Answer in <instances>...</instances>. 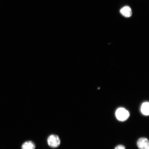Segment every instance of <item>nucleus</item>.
I'll list each match as a JSON object with an SVG mask.
<instances>
[{
    "instance_id": "f257e3e1",
    "label": "nucleus",
    "mask_w": 149,
    "mask_h": 149,
    "mask_svg": "<svg viewBox=\"0 0 149 149\" xmlns=\"http://www.w3.org/2000/svg\"><path fill=\"white\" fill-rule=\"evenodd\" d=\"M47 144L50 147L53 148H57L60 146L61 141L58 136L52 134L48 136L47 139Z\"/></svg>"
},
{
    "instance_id": "f03ea898",
    "label": "nucleus",
    "mask_w": 149,
    "mask_h": 149,
    "mask_svg": "<svg viewBox=\"0 0 149 149\" xmlns=\"http://www.w3.org/2000/svg\"><path fill=\"white\" fill-rule=\"evenodd\" d=\"M116 118L121 121H125L130 116V113L127 110L123 108H119L116 112Z\"/></svg>"
},
{
    "instance_id": "7ed1b4c3",
    "label": "nucleus",
    "mask_w": 149,
    "mask_h": 149,
    "mask_svg": "<svg viewBox=\"0 0 149 149\" xmlns=\"http://www.w3.org/2000/svg\"><path fill=\"white\" fill-rule=\"evenodd\" d=\"M137 146L139 149H149L148 139L145 138H141L137 141Z\"/></svg>"
},
{
    "instance_id": "20e7f679",
    "label": "nucleus",
    "mask_w": 149,
    "mask_h": 149,
    "mask_svg": "<svg viewBox=\"0 0 149 149\" xmlns=\"http://www.w3.org/2000/svg\"><path fill=\"white\" fill-rule=\"evenodd\" d=\"M120 14L123 16L126 17H130L132 15V11L131 8L129 6H125L120 9Z\"/></svg>"
},
{
    "instance_id": "39448f33",
    "label": "nucleus",
    "mask_w": 149,
    "mask_h": 149,
    "mask_svg": "<svg viewBox=\"0 0 149 149\" xmlns=\"http://www.w3.org/2000/svg\"><path fill=\"white\" fill-rule=\"evenodd\" d=\"M36 145L31 141H27L22 145V149H35Z\"/></svg>"
},
{
    "instance_id": "423d86ee",
    "label": "nucleus",
    "mask_w": 149,
    "mask_h": 149,
    "mask_svg": "<svg viewBox=\"0 0 149 149\" xmlns=\"http://www.w3.org/2000/svg\"><path fill=\"white\" fill-rule=\"evenodd\" d=\"M141 111L143 114L145 115L149 114V103L148 102H145L141 106Z\"/></svg>"
},
{
    "instance_id": "0eeeda50",
    "label": "nucleus",
    "mask_w": 149,
    "mask_h": 149,
    "mask_svg": "<svg viewBox=\"0 0 149 149\" xmlns=\"http://www.w3.org/2000/svg\"><path fill=\"white\" fill-rule=\"evenodd\" d=\"M114 149H125V148L122 145H119L117 146Z\"/></svg>"
}]
</instances>
